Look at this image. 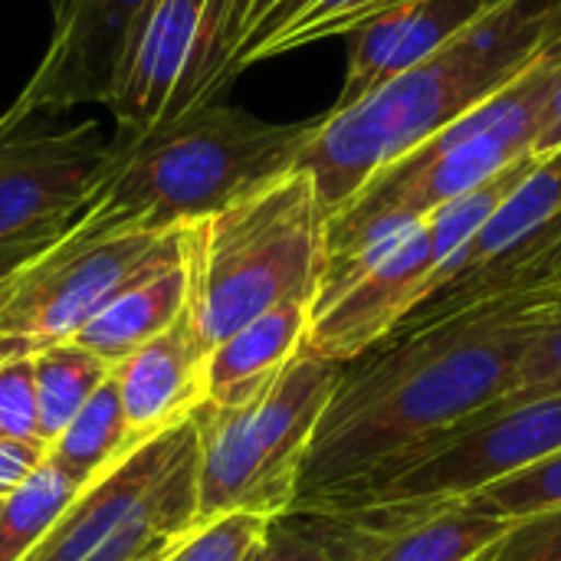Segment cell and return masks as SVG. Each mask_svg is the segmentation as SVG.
I'll return each instance as SVG.
<instances>
[{"label":"cell","instance_id":"cell-1","mask_svg":"<svg viewBox=\"0 0 561 561\" xmlns=\"http://www.w3.org/2000/svg\"><path fill=\"white\" fill-rule=\"evenodd\" d=\"M561 319V273L460 306H421L342 365L289 513L335 503L510 394L533 342Z\"/></svg>","mask_w":561,"mask_h":561},{"label":"cell","instance_id":"cell-2","mask_svg":"<svg viewBox=\"0 0 561 561\" xmlns=\"http://www.w3.org/2000/svg\"><path fill=\"white\" fill-rule=\"evenodd\" d=\"M559 36V0H506L444 49L319 115L296 168L312 181L325 220L381 168L510 85Z\"/></svg>","mask_w":561,"mask_h":561},{"label":"cell","instance_id":"cell-3","mask_svg":"<svg viewBox=\"0 0 561 561\" xmlns=\"http://www.w3.org/2000/svg\"><path fill=\"white\" fill-rule=\"evenodd\" d=\"M312 128L316 118L276 125L237 105L201 102L135 138L112 135L115 164L79 217L112 230L197 224L293 171Z\"/></svg>","mask_w":561,"mask_h":561},{"label":"cell","instance_id":"cell-4","mask_svg":"<svg viewBox=\"0 0 561 561\" xmlns=\"http://www.w3.org/2000/svg\"><path fill=\"white\" fill-rule=\"evenodd\" d=\"M187 316L207 352L283 302H312L325 263V214L312 181L293 168L187 224Z\"/></svg>","mask_w":561,"mask_h":561},{"label":"cell","instance_id":"cell-5","mask_svg":"<svg viewBox=\"0 0 561 561\" xmlns=\"http://www.w3.org/2000/svg\"><path fill=\"white\" fill-rule=\"evenodd\" d=\"M342 365L299 352L273 381L240 401H204L197 427V529L250 513L283 519L299 496L316 424Z\"/></svg>","mask_w":561,"mask_h":561},{"label":"cell","instance_id":"cell-6","mask_svg":"<svg viewBox=\"0 0 561 561\" xmlns=\"http://www.w3.org/2000/svg\"><path fill=\"white\" fill-rule=\"evenodd\" d=\"M197 533L194 417L85 483L23 561H168Z\"/></svg>","mask_w":561,"mask_h":561},{"label":"cell","instance_id":"cell-7","mask_svg":"<svg viewBox=\"0 0 561 561\" xmlns=\"http://www.w3.org/2000/svg\"><path fill=\"white\" fill-rule=\"evenodd\" d=\"M536 161V154L513 161L506 171L444 204L401 240H394L358 279L312 309L302 352L345 365L388 339L424 302L431 276L473 240V233L516 191Z\"/></svg>","mask_w":561,"mask_h":561},{"label":"cell","instance_id":"cell-8","mask_svg":"<svg viewBox=\"0 0 561 561\" xmlns=\"http://www.w3.org/2000/svg\"><path fill=\"white\" fill-rule=\"evenodd\" d=\"M171 230H112L76 217L69 230L20 266L0 306V362L69 342L161 250Z\"/></svg>","mask_w":561,"mask_h":561},{"label":"cell","instance_id":"cell-9","mask_svg":"<svg viewBox=\"0 0 561 561\" xmlns=\"http://www.w3.org/2000/svg\"><path fill=\"white\" fill-rule=\"evenodd\" d=\"M561 454V391L523 404H486L391 473L306 513L355 506H440Z\"/></svg>","mask_w":561,"mask_h":561},{"label":"cell","instance_id":"cell-10","mask_svg":"<svg viewBox=\"0 0 561 561\" xmlns=\"http://www.w3.org/2000/svg\"><path fill=\"white\" fill-rule=\"evenodd\" d=\"M33 118L0 115V247L69 230L115 164V141L95 122L46 128Z\"/></svg>","mask_w":561,"mask_h":561},{"label":"cell","instance_id":"cell-11","mask_svg":"<svg viewBox=\"0 0 561 561\" xmlns=\"http://www.w3.org/2000/svg\"><path fill=\"white\" fill-rule=\"evenodd\" d=\"M286 516L296 519L332 561H470L513 529V523L490 516L467 500Z\"/></svg>","mask_w":561,"mask_h":561},{"label":"cell","instance_id":"cell-12","mask_svg":"<svg viewBox=\"0 0 561 561\" xmlns=\"http://www.w3.org/2000/svg\"><path fill=\"white\" fill-rule=\"evenodd\" d=\"M151 7L154 0H49L43 59L10 108L39 115L105 105Z\"/></svg>","mask_w":561,"mask_h":561},{"label":"cell","instance_id":"cell-13","mask_svg":"<svg viewBox=\"0 0 561 561\" xmlns=\"http://www.w3.org/2000/svg\"><path fill=\"white\" fill-rule=\"evenodd\" d=\"M214 0H154L105 102L122 138L194 105Z\"/></svg>","mask_w":561,"mask_h":561},{"label":"cell","instance_id":"cell-14","mask_svg":"<svg viewBox=\"0 0 561 561\" xmlns=\"http://www.w3.org/2000/svg\"><path fill=\"white\" fill-rule=\"evenodd\" d=\"M207 345L184 316L115 365L128 447L178 427L207 401Z\"/></svg>","mask_w":561,"mask_h":561},{"label":"cell","instance_id":"cell-15","mask_svg":"<svg viewBox=\"0 0 561 561\" xmlns=\"http://www.w3.org/2000/svg\"><path fill=\"white\" fill-rule=\"evenodd\" d=\"M500 3L506 0H404L371 16L355 33H348V69L335 105L362 99L375 85L444 49Z\"/></svg>","mask_w":561,"mask_h":561},{"label":"cell","instance_id":"cell-16","mask_svg":"<svg viewBox=\"0 0 561 561\" xmlns=\"http://www.w3.org/2000/svg\"><path fill=\"white\" fill-rule=\"evenodd\" d=\"M187 299V227H178L161 243V250L135 276H128L69 342L105 358L108 365H118L145 342L168 332L184 316Z\"/></svg>","mask_w":561,"mask_h":561},{"label":"cell","instance_id":"cell-17","mask_svg":"<svg viewBox=\"0 0 561 561\" xmlns=\"http://www.w3.org/2000/svg\"><path fill=\"white\" fill-rule=\"evenodd\" d=\"M312 302H283L224 342L207 355V401H240L273 381L299 352L309 332Z\"/></svg>","mask_w":561,"mask_h":561},{"label":"cell","instance_id":"cell-18","mask_svg":"<svg viewBox=\"0 0 561 561\" xmlns=\"http://www.w3.org/2000/svg\"><path fill=\"white\" fill-rule=\"evenodd\" d=\"M404 0H279L240 43L230 62V82L240 69L279 53L302 49L329 36H348L371 16Z\"/></svg>","mask_w":561,"mask_h":561},{"label":"cell","instance_id":"cell-19","mask_svg":"<svg viewBox=\"0 0 561 561\" xmlns=\"http://www.w3.org/2000/svg\"><path fill=\"white\" fill-rule=\"evenodd\" d=\"M128 450L131 447H128L122 398H118V385L112 371L95 388V394L82 404V411L46 447V460L56 463L69 480L85 486Z\"/></svg>","mask_w":561,"mask_h":561},{"label":"cell","instance_id":"cell-20","mask_svg":"<svg viewBox=\"0 0 561 561\" xmlns=\"http://www.w3.org/2000/svg\"><path fill=\"white\" fill-rule=\"evenodd\" d=\"M33 362V391H36V421L39 440L49 447L56 434L82 411V404L95 394V388L115 371L105 358L59 342L30 355Z\"/></svg>","mask_w":561,"mask_h":561},{"label":"cell","instance_id":"cell-21","mask_svg":"<svg viewBox=\"0 0 561 561\" xmlns=\"http://www.w3.org/2000/svg\"><path fill=\"white\" fill-rule=\"evenodd\" d=\"M79 490L82 486L49 460L16 483L0 506V561L26 559Z\"/></svg>","mask_w":561,"mask_h":561},{"label":"cell","instance_id":"cell-22","mask_svg":"<svg viewBox=\"0 0 561 561\" xmlns=\"http://www.w3.org/2000/svg\"><path fill=\"white\" fill-rule=\"evenodd\" d=\"M463 500L506 523H519L542 510H556L561 506V454L546 457L519 473H510L496 483H486L483 490Z\"/></svg>","mask_w":561,"mask_h":561},{"label":"cell","instance_id":"cell-23","mask_svg":"<svg viewBox=\"0 0 561 561\" xmlns=\"http://www.w3.org/2000/svg\"><path fill=\"white\" fill-rule=\"evenodd\" d=\"M273 519L230 513L201 526L187 542H181L168 561H253L260 556Z\"/></svg>","mask_w":561,"mask_h":561},{"label":"cell","instance_id":"cell-24","mask_svg":"<svg viewBox=\"0 0 561 561\" xmlns=\"http://www.w3.org/2000/svg\"><path fill=\"white\" fill-rule=\"evenodd\" d=\"M0 444H20V447L46 450L39 440L33 362L30 358L0 362Z\"/></svg>","mask_w":561,"mask_h":561},{"label":"cell","instance_id":"cell-25","mask_svg":"<svg viewBox=\"0 0 561 561\" xmlns=\"http://www.w3.org/2000/svg\"><path fill=\"white\" fill-rule=\"evenodd\" d=\"M561 391V319L556 325H549L533 348L526 352V358L516 368L513 388L506 398L493 401V404H523V401H536L546 394H559Z\"/></svg>","mask_w":561,"mask_h":561},{"label":"cell","instance_id":"cell-26","mask_svg":"<svg viewBox=\"0 0 561 561\" xmlns=\"http://www.w3.org/2000/svg\"><path fill=\"white\" fill-rule=\"evenodd\" d=\"M493 561H561V506L513 523L496 542Z\"/></svg>","mask_w":561,"mask_h":561},{"label":"cell","instance_id":"cell-27","mask_svg":"<svg viewBox=\"0 0 561 561\" xmlns=\"http://www.w3.org/2000/svg\"><path fill=\"white\" fill-rule=\"evenodd\" d=\"M256 561H332L325 549L289 516L273 519Z\"/></svg>","mask_w":561,"mask_h":561},{"label":"cell","instance_id":"cell-28","mask_svg":"<svg viewBox=\"0 0 561 561\" xmlns=\"http://www.w3.org/2000/svg\"><path fill=\"white\" fill-rule=\"evenodd\" d=\"M43 460H46V450L20 447V444H0V500L16 483H23Z\"/></svg>","mask_w":561,"mask_h":561},{"label":"cell","instance_id":"cell-29","mask_svg":"<svg viewBox=\"0 0 561 561\" xmlns=\"http://www.w3.org/2000/svg\"><path fill=\"white\" fill-rule=\"evenodd\" d=\"M56 237H59V233H56ZM56 237H39V240H23V243H13V247H0V306H3L7 296H10L20 266L30 263L39 250H46Z\"/></svg>","mask_w":561,"mask_h":561},{"label":"cell","instance_id":"cell-30","mask_svg":"<svg viewBox=\"0 0 561 561\" xmlns=\"http://www.w3.org/2000/svg\"><path fill=\"white\" fill-rule=\"evenodd\" d=\"M561 148V66L559 76H556V85H552V95H549V108H546V118H542V128H539V138L533 145V154L536 158H546L552 151Z\"/></svg>","mask_w":561,"mask_h":561},{"label":"cell","instance_id":"cell-31","mask_svg":"<svg viewBox=\"0 0 561 561\" xmlns=\"http://www.w3.org/2000/svg\"><path fill=\"white\" fill-rule=\"evenodd\" d=\"M276 3H279V0H250V13H247V36H250V30H253V26L270 13ZM247 36H243V39H247Z\"/></svg>","mask_w":561,"mask_h":561},{"label":"cell","instance_id":"cell-32","mask_svg":"<svg viewBox=\"0 0 561 561\" xmlns=\"http://www.w3.org/2000/svg\"><path fill=\"white\" fill-rule=\"evenodd\" d=\"M496 549V546H493ZM493 549H486L483 556H477V559H470V561H493Z\"/></svg>","mask_w":561,"mask_h":561},{"label":"cell","instance_id":"cell-33","mask_svg":"<svg viewBox=\"0 0 561 561\" xmlns=\"http://www.w3.org/2000/svg\"><path fill=\"white\" fill-rule=\"evenodd\" d=\"M0 506H3V500H0Z\"/></svg>","mask_w":561,"mask_h":561},{"label":"cell","instance_id":"cell-34","mask_svg":"<svg viewBox=\"0 0 561 561\" xmlns=\"http://www.w3.org/2000/svg\"><path fill=\"white\" fill-rule=\"evenodd\" d=\"M253 561H256V559H253Z\"/></svg>","mask_w":561,"mask_h":561},{"label":"cell","instance_id":"cell-35","mask_svg":"<svg viewBox=\"0 0 561 561\" xmlns=\"http://www.w3.org/2000/svg\"><path fill=\"white\" fill-rule=\"evenodd\" d=\"M559 3H561V0H559Z\"/></svg>","mask_w":561,"mask_h":561}]
</instances>
